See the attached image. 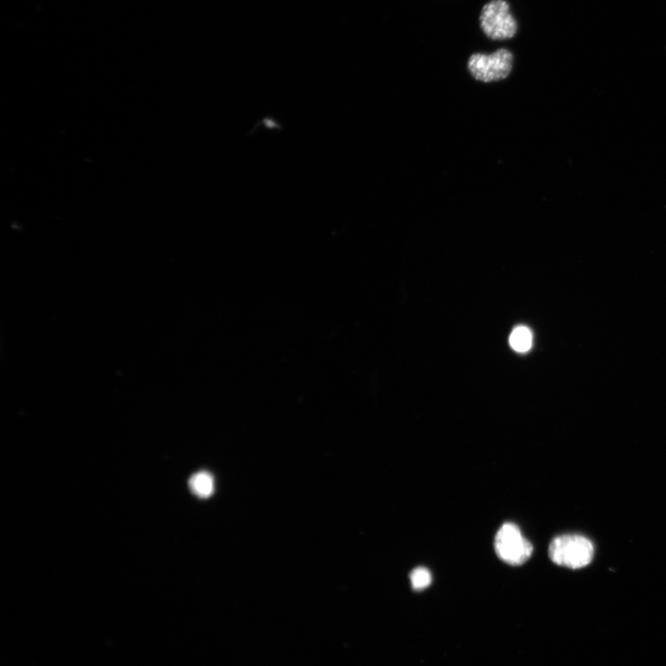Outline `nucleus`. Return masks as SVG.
Returning a JSON list of instances; mask_svg holds the SVG:
<instances>
[{"mask_svg": "<svg viewBox=\"0 0 666 666\" xmlns=\"http://www.w3.org/2000/svg\"><path fill=\"white\" fill-rule=\"evenodd\" d=\"M513 54L501 49L491 55L473 54L467 61V70L471 76L485 84L506 79L513 68Z\"/></svg>", "mask_w": 666, "mask_h": 666, "instance_id": "f03ea898", "label": "nucleus"}, {"mask_svg": "<svg viewBox=\"0 0 666 666\" xmlns=\"http://www.w3.org/2000/svg\"><path fill=\"white\" fill-rule=\"evenodd\" d=\"M494 548L498 557L511 565L525 564L533 553L532 545L513 523H505L500 528L495 537Z\"/></svg>", "mask_w": 666, "mask_h": 666, "instance_id": "7ed1b4c3", "label": "nucleus"}, {"mask_svg": "<svg viewBox=\"0 0 666 666\" xmlns=\"http://www.w3.org/2000/svg\"><path fill=\"white\" fill-rule=\"evenodd\" d=\"M410 581L414 590L423 591L431 585L432 577L427 568L418 567L412 571Z\"/></svg>", "mask_w": 666, "mask_h": 666, "instance_id": "0eeeda50", "label": "nucleus"}, {"mask_svg": "<svg viewBox=\"0 0 666 666\" xmlns=\"http://www.w3.org/2000/svg\"><path fill=\"white\" fill-rule=\"evenodd\" d=\"M594 555V546L588 537L565 534L554 538L549 546L550 559L557 565L580 569L589 565Z\"/></svg>", "mask_w": 666, "mask_h": 666, "instance_id": "f257e3e1", "label": "nucleus"}, {"mask_svg": "<svg viewBox=\"0 0 666 666\" xmlns=\"http://www.w3.org/2000/svg\"><path fill=\"white\" fill-rule=\"evenodd\" d=\"M190 489L200 498H208L214 493L215 484L212 475L208 472H199L189 481Z\"/></svg>", "mask_w": 666, "mask_h": 666, "instance_id": "39448f33", "label": "nucleus"}, {"mask_svg": "<svg viewBox=\"0 0 666 666\" xmlns=\"http://www.w3.org/2000/svg\"><path fill=\"white\" fill-rule=\"evenodd\" d=\"M481 25L486 36L493 40H511L518 31V23L504 0H493L484 7Z\"/></svg>", "mask_w": 666, "mask_h": 666, "instance_id": "20e7f679", "label": "nucleus"}, {"mask_svg": "<svg viewBox=\"0 0 666 666\" xmlns=\"http://www.w3.org/2000/svg\"><path fill=\"white\" fill-rule=\"evenodd\" d=\"M532 342V333L526 326H519L515 328L510 338L511 346L519 353H526L529 351Z\"/></svg>", "mask_w": 666, "mask_h": 666, "instance_id": "423d86ee", "label": "nucleus"}]
</instances>
